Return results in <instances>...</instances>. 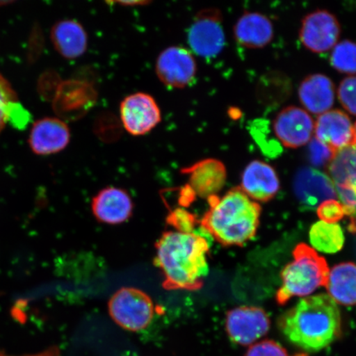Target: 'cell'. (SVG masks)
I'll list each match as a JSON object with an SVG mask.
<instances>
[{"instance_id":"1","label":"cell","mask_w":356,"mask_h":356,"mask_svg":"<svg viewBox=\"0 0 356 356\" xmlns=\"http://www.w3.org/2000/svg\"><path fill=\"white\" fill-rule=\"evenodd\" d=\"M278 327L289 343L308 353H318L341 337V312L330 296L320 293L301 299L280 316Z\"/></svg>"},{"instance_id":"2","label":"cell","mask_w":356,"mask_h":356,"mask_svg":"<svg viewBox=\"0 0 356 356\" xmlns=\"http://www.w3.org/2000/svg\"><path fill=\"white\" fill-rule=\"evenodd\" d=\"M155 264L163 275L167 291H198L209 273L207 240L197 234L163 233L155 244Z\"/></svg>"},{"instance_id":"3","label":"cell","mask_w":356,"mask_h":356,"mask_svg":"<svg viewBox=\"0 0 356 356\" xmlns=\"http://www.w3.org/2000/svg\"><path fill=\"white\" fill-rule=\"evenodd\" d=\"M209 210L200 225L222 246H243L255 237L260 224V204L234 188L222 197H209Z\"/></svg>"},{"instance_id":"4","label":"cell","mask_w":356,"mask_h":356,"mask_svg":"<svg viewBox=\"0 0 356 356\" xmlns=\"http://www.w3.org/2000/svg\"><path fill=\"white\" fill-rule=\"evenodd\" d=\"M293 259L282 273V284L277 293L280 305L293 297H305L320 287H326L329 270L326 260L305 243L298 244Z\"/></svg>"},{"instance_id":"5","label":"cell","mask_w":356,"mask_h":356,"mask_svg":"<svg viewBox=\"0 0 356 356\" xmlns=\"http://www.w3.org/2000/svg\"><path fill=\"white\" fill-rule=\"evenodd\" d=\"M108 310L111 318L124 330L140 332L152 321L154 305L140 289L124 287L111 296Z\"/></svg>"},{"instance_id":"6","label":"cell","mask_w":356,"mask_h":356,"mask_svg":"<svg viewBox=\"0 0 356 356\" xmlns=\"http://www.w3.org/2000/svg\"><path fill=\"white\" fill-rule=\"evenodd\" d=\"M327 170L348 218V229L356 234V146L338 150Z\"/></svg>"},{"instance_id":"7","label":"cell","mask_w":356,"mask_h":356,"mask_svg":"<svg viewBox=\"0 0 356 356\" xmlns=\"http://www.w3.org/2000/svg\"><path fill=\"white\" fill-rule=\"evenodd\" d=\"M188 42L191 50L200 57L219 55L225 44L221 13L216 8L200 11L190 26Z\"/></svg>"},{"instance_id":"8","label":"cell","mask_w":356,"mask_h":356,"mask_svg":"<svg viewBox=\"0 0 356 356\" xmlns=\"http://www.w3.org/2000/svg\"><path fill=\"white\" fill-rule=\"evenodd\" d=\"M270 321L265 310L242 306L228 312L225 329L229 338L239 346H252L268 333Z\"/></svg>"},{"instance_id":"9","label":"cell","mask_w":356,"mask_h":356,"mask_svg":"<svg viewBox=\"0 0 356 356\" xmlns=\"http://www.w3.org/2000/svg\"><path fill=\"white\" fill-rule=\"evenodd\" d=\"M340 35L339 21L328 11H314L302 21L300 41L312 52L322 54L332 50Z\"/></svg>"},{"instance_id":"10","label":"cell","mask_w":356,"mask_h":356,"mask_svg":"<svg viewBox=\"0 0 356 356\" xmlns=\"http://www.w3.org/2000/svg\"><path fill=\"white\" fill-rule=\"evenodd\" d=\"M155 70L160 81L172 88L188 86L197 70L193 53L177 46L169 47L160 53Z\"/></svg>"},{"instance_id":"11","label":"cell","mask_w":356,"mask_h":356,"mask_svg":"<svg viewBox=\"0 0 356 356\" xmlns=\"http://www.w3.org/2000/svg\"><path fill=\"white\" fill-rule=\"evenodd\" d=\"M120 113L124 129L135 136L146 135L161 121V111L157 102L145 92L127 96L122 102Z\"/></svg>"},{"instance_id":"12","label":"cell","mask_w":356,"mask_h":356,"mask_svg":"<svg viewBox=\"0 0 356 356\" xmlns=\"http://www.w3.org/2000/svg\"><path fill=\"white\" fill-rule=\"evenodd\" d=\"M273 127L277 139L286 148L297 149L309 143L314 133V122L308 111L295 106L280 111Z\"/></svg>"},{"instance_id":"13","label":"cell","mask_w":356,"mask_h":356,"mask_svg":"<svg viewBox=\"0 0 356 356\" xmlns=\"http://www.w3.org/2000/svg\"><path fill=\"white\" fill-rule=\"evenodd\" d=\"M293 188L302 206L310 210L337 197L335 185L330 177L312 167L302 168L297 172Z\"/></svg>"},{"instance_id":"14","label":"cell","mask_w":356,"mask_h":356,"mask_svg":"<svg viewBox=\"0 0 356 356\" xmlns=\"http://www.w3.org/2000/svg\"><path fill=\"white\" fill-rule=\"evenodd\" d=\"M96 92L90 84L79 80H69L57 88L54 109L64 120L79 119L92 108Z\"/></svg>"},{"instance_id":"15","label":"cell","mask_w":356,"mask_h":356,"mask_svg":"<svg viewBox=\"0 0 356 356\" xmlns=\"http://www.w3.org/2000/svg\"><path fill=\"white\" fill-rule=\"evenodd\" d=\"M316 139L337 152L354 145V124L341 110H330L319 115L314 123Z\"/></svg>"},{"instance_id":"16","label":"cell","mask_w":356,"mask_h":356,"mask_svg":"<svg viewBox=\"0 0 356 356\" xmlns=\"http://www.w3.org/2000/svg\"><path fill=\"white\" fill-rule=\"evenodd\" d=\"M70 140V128L63 120L46 118L33 124L29 144L35 154L49 155L64 150Z\"/></svg>"},{"instance_id":"17","label":"cell","mask_w":356,"mask_h":356,"mask_svg":"<svg viewBox=\"0 0 356 356\" xmlns=\"http://www.w3.org/2000/svg\"><path fill=\"white\" fill-rule=\"evenodd\" d=\"M182 175L188 177L189 188L195 195L209 198L217 195L224 188L227 177L225 164L220 160H200L190 167L181 169Z\"/></svg>"},{"instance_id":"18","label":"cell","mask_w":356,"mask_h":356,"mask_svg":"<svg viewBox=\"0 0 356 356\" xmlns=\"http://www.w3.org/2000/svg\"><path fill=\"white\" fill-rule=\"evenodd\" d=\"M92 209L93 215L101 222L119 225L131 217L133 202L126 191L109 186L93 197Z\"/></svg>"},{"instance_id":"19","label":"cell","mask_w":356,"mask_h":356,"mask_svg":"<svg viewBox=\"0 0 356 356\" xmlns=\"http://www.w3.org/2000/svg\"><path fill=\"white\" fill-rule=\"evenodd\" d=\"M241 185V189L248 197L261 202L273 199L280 186L275 169L260 160H254L245 168Z\"/></svg>"},{"instance_id":"20","label":"cell","mask_w":356,"mask_h":356,"mask_svg":"<svg viewBox=\"0 0 356 356\" xmlns=\"http://www.w3.org/2000/svg\"><path fill=\"white\" fill-rule=\"evenodd\" d=\"M336 89L330 78L322 74L309 75L300 83L299 97L305 111L321 115L330 111L335 102Z\"/></svg>"},{"instance_id":"21","label":"cell","mask_w":356,"mask_h":356,"mask_svg":"<svg viewBox=\"0 0 356 356\" xmlns=\"http://www.w3.org/2000/svg\"><path fill=\"white\" fill-rule=\"evenodd\" d=\"M236 41L243 47L264 48L274 38L273 22L260 13H245L234 26Z\"/></svg>"},{"instance_id":"22","label":"cell","mask_w":356,"mask_h":356,"mask_svg":"<svg viewBox=\"0 0 356 356\" xmlns=\"http://www.w3.org/2000/svg\"><path fill=\"white\" fill-rule=\"evenodd\" d=\"M51 39L56 51L67 60H74L86 53L88 35L79 22L65 19L52 26Z\"/></svg>"},{"instance_id":"23","label":"cell","mask_w":356,"mask_h":356,"mask_svg":"<svg viewBox=\"0 0 356 356\" xmlns=\"http://www.w3.org/2000/svg\"><path fill=\"white\" fill-rule=\"evenodd\" d=\"M328 296L345 306L356 305V264L343 262L329 271L327 283Z\"/></svg>"},{"instance_id":"24","label":"cell","mask_w":356,"mask_h":356,"mask_svg":"<svg viewBox=\"0 0 356 356\" xmlns=\"http://www.w3.org/2000/svg\"><path fill=\"white\" fill-rule=\"evenodd\" d=\"M309 241L316 250L332 254L343 248L345 236L339 225L318 221L311 227Z\"/></svg>"},{"instance_id":"25","label":"cell","mask_w":356,"mask_h":356,"mask_svg":"<svg viewBox=\"0 0 356 356\" xmlns=\"http://www.w3.org/2000/svg\"><path fill=\"white\" fill-rule=\"evenodd\" d=\"M330 63L338 72L356 74V43L345 40L333 47Z\"/></svg>"},{"instance_id":"26","label":"cell","mask_w":356,"mask_h":356,"mask_svg":"<svg viewBox=\"0 0 356 356\" xmlns=\"http://www.w3.org/2000/svg\"><path fill=\"white\" fill-rule=\"evenodd\" d=\"M167 222L175 228L177 232L194 233L195 225L200 222L197 216L185 209L177 208L169 213Z\"/></svg>"},{"instance_id":"27","label":"cell","mask_w":356,"mask_h":356,"mask_svg":"<svg viewBox=\"0 0 356 356\" xmlns=\"http://www.w3.org/2000/svg\"><path fill=\"white\" fill-rule=\"evenodd\" d=\"M338 99L344 109L356 115V76L346 77L339 84L337 90Z\"/></svg>"},{"instance_id":"28","label":"cell","mask_w":356,"mask_h":356,"mask_svg":"<svg viewBox=\"0 0 356 356\" xmlns=\"http://www.w3.org/2000/svg\"><path fill=\"white\" fill-rule=\"evenodd\" d=\"M336 153V151L321 143L316 138H312L309 141V159L315 167L328 166Z\"/></svg>"},{"instance_id":"29","label":"cell","mask_w":356,"mask_h":356,"mask_svg":"<svg viewBox=\"0 0 356 356\" xmlns=\"http://www.w3.org/2000/svg\"><path fill=\"white\" fill-rule=\"evenodd\" d=\"M17 93L10 82L0 74V133L7 124L8 106L13 102L17 101Z\"/></svg>"},{"instance_id":"30","label":"cell","mask_w":356,"mask_h":356,"mask_svg":"<svg viewBox=\"0 0 356 356\" xmlns=\"http://www.w3.org/2000/svg\"><path fill=\"white\" fill-rule=\"evenodd\" d=\"M318 216L327 224H337L346 216L345 209L336 199L323 202L317 209Z\"/></svg>"},{"instance_id":"31","label":"cell","mask_w":356,"mask_h":356,"mask_svg":"<svg viewBox=\"0 0 356 356\" xmlns=\"http://www.w3.org/2000/svg\"><path fill=\"white\" fill-rule=\"evenodd\" d=\"M244 356H289L286 348L273 340H264L249 347Z\"/></svg>"},{"instance_id":"32","label":"cell","mask_w":356,"mask_h":356,"mask_svg":"<svg viewBox=\"0 0 356 356\" xmlns=\"http://www.w3.org/2000/svg\"><path fill=\"white\" fill-rule=\"evenodd\" d=\"M30 120L31 114L20 104L19 100L11 102L8 109L7 123L19 130H24Z\"/></svg>"},{"instance_id":"33","label":"cell","mask_w":356,"mask_h":356,"mask_svg":"<svg viewBox=\"0 0 356 356\" xmlns=\"http://www.w3.org/2000/svg\"><path fill=\"white\" fill-rule=\"evenodd\" d=\"M149 1H111L108 3H117L118 6L122 7H130V6H144L146 4H149Z\"/></svg>"},{"instance_id":"34","label":"cell","mask_w":356,"mask_h":356,"mask_svg":"<svg viewBox=\"0 0 356 356\" xmlns=\"http://www.w3.org/2000/svg\"><path fill=\"white\" fill-rule=\"evenodd\" d=\"M356 146V122L354 124V145Z\"/></svg>"},{"instance_id":"35","label":"cell","mask_w":356,"mask_h":356,"mask_svg":"<svg viewBox=\"0 0 356 356\" xmlns=\"http://www.w3.org/2000/svg\"><path fill=\"white\" fill-rule=\"evenodd\" d=\"M12 1H0V6H6V4L11 3Z\"/></svg>"}]
</instances>
